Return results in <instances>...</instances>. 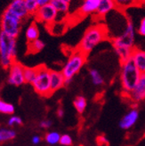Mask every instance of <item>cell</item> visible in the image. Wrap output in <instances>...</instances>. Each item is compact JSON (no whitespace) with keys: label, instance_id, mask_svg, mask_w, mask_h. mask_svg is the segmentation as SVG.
Returning <instances> with one entry per match:
<instances>
[{"label":"cell","instance_id":"cell-33","mask_svg":"<svg viewBox=\"0 0 145 146\" xmlns=\"http://www.w3.org/2000/svg\"><path fill=\"white\" fill-rule=\"evenodd\" d=\"M40 141H41V138H40V136H38V135H35V136L32 137V143H33L34 144H38V143H39Z\"/></svg>","mask_w":145,"mask_h":146},{"label":"cell","instance_id":"cell-34","mask_svg":"<svg viewBox=\"0 0 145 146\" xmlns=\"http://www.w3.org/2000/svg\"><path fill=\"white\" fill-rule=\"evenodd\" d=\"M38 1V6L41 7V6H44L46 5V4H48L50 1H48V0H37Z\"/></svg>","mask_w":145,"mask_h":146},{"label":"cell","instance_id":"cell-17","mask_svg":"<svg viewBox=\"0 0 145 146\" xmlns=\"http://www.w3.org/2000/svg\"><path fill=\"white\" fill-rule=\"evenodd\" d=\"M52 5L55 8L58 14H65L69 12L70 9V1L69 0H52L50 1Z\"/></svg>","mask_w":145,"mask_h":146},{"label":"cell","instance_id":"cell-13","mask_svg":"<svg viewBox=\"0 0 145 146\" xmlns=\"http://www.w3.org/2000/svg\"><path fill=\"white\" fill-rule=\"evenodd\" d=\"M50 83L52 93L62 88L65 85V78L62 71L50 70Z\"/></svg>","mask_w":145,"mask_h":146},{"label":"cell","instance_id":"cell-14","mask_svg":"<svg viewBox=\"0 0 145 146\" xmlns=\"http://www.w3.org/2000/svg\"><path fill=\"white\" fill-rule=\"evenodd\" d=\"M131 59L135 64L136 68L141 72V74H145V51L134 48Z\"/></svg>","mask_w":145,"mask_h":146},{"label":"cell","instance_id":"cell-12","mask_svg":"<svg viewBox=\"0 0 145 146\" xmlns=\"http://www.w3.org/2000/svg\"><path fill=\"white\" fill-rule=\"evenodd\" d=\"M139 118V111L137 109H132L128 113H126L119 121V127L122 129H128L132 127L136 123Z\"/></svg>","mask_w":145,"mask_h":146},{"label":"cell","instance_id":"cell-32","mask_svg":"<svg viewBox=\"0 0 145 146\" xmlns=\"http://www.w3.org/2000/svg\"><path fill=\"white\" fill-rule=\"evenodd\" d=\"M97 142L99 144L101 145H103V144H105V143H108V141L106 139V137L105 136H99L97 138Z\"/></svg>","mask_w":145,"mask_h":146},{"label":"cell","instance_id":"cell-16","mask_svg":"<svg viewBox=\"0 0 145 146\" xmlns=\"http://www.w3.org/2000/svg\"><path fill=\"white\" fill-rule=\"evenodd\" d=\"M116 4L112 0H100L99 6L97 9V14L101 16H104L111 11L114 10Z\"/></svg>","mask_w":145,"mask_h":146},{"label":"cell","instance_id":"cell-23","mask_svg":"<svg viewBox=\"0 0 145 146\" xmlns=\"http://www.w3.org/2000/svg\"><path fill=\"white\" fill-rule=\"evenodd\" d=\"M37 76V68H26L24 69V80L27 83H31L34 81Z\"/></svg>","mask_w":145,"mask_h":146},{"label":"cell","instance_id":"cell-10","mask_svg":"<svg viewBox=\"0 0 145 146\" xmlns=\"http://www.w3.org/2000/svg\"><path fill=\"white\" fill-rule=\"evenodd\" d=\"M127 96H129V97L134 103H139V102L145 99V74L141 75L139 81L134 90Z\"/></svg>","mask_w":145,"mask_h":146},{"label":"cell","instance_id":"cell-35","mask_svg":"<svg viewBox=\"0 0 145 146\" xmlns=\"http://www.w3.org/2000/svg\"><path fill=\"white\" fill-rule=\"evenodd\" d=\"M57 115H58V117H60V118L63 117V115H64L63 110L62 109H59V110H58V111H57Z\"/></svg>","mask_w":145,"mask_h":146},{"label":"cell","instance_id":"cell-1","mask_svg":"<svg viewBox=\"0 0 145 146\" xmlns=\"http://www.w3.org/2000/svg\"><path fill=\"white\" fill-rule=\"evenodd\" d=\"M108 31L104 25H95L90 27L83 36L77 50L87 55L101 42L107 38Z\"/></svg>","mask_w":145,"mask_h":146},{"label":"cell","instance_id":"cell-4","mask_svg":"<svg viewBox=\"0 0 145 146\" xmlns=\"http://www.w3.org/2000/svg\"><path fill=\"white\" fill-rule=\"evenodd\" d=\"M86 61V55L77 50L73 52L69 57L66 64L62 70V73L65 78V85L70 83L72 78H73L77 73L81 70Z\"/></svg>","mask_w":145,"mask_h":146},{"label":"cell","instance_id":"cell-28","mask_svg":"<svg viewBox=\"0 0 145 146\" xmlns=\"http://www.w3.org/2000/svg\"><path fill=\"white\" fill-rule=\"evenodd\" d=\"M60 143L61 145L63 146H70L72 144V138L69 135H61V139H60Z\"/></svg>","mask_w":145,"mask_h":146},{"label":"cell","instance_id":"cell-2","mask_svg":"<svg viewBox=\"0 0 145 146\" xmlns=\"http://www.w3.org/2000/svg\"><path fill=\"white\" fill-rule=\"evenodd\" d=\"M141 72L136 68L132 59L121 62L120 81L126 94L131 93L141 78Z\"/></svg>","mask_w":145,"mask_h":146},{"label":"cell","instance_id":"cell-21","mask_svg":"<svg viewBox=\"0 0 145 146\" xmlns=\"http://www.w3.org/2000/svg\"><path fill=\"white\" fill-rule=\"evenodd\" d=\"M49 28V31L54 34V35H61L65 31V23H61V21H55V23H52L51 25H48Z\"/></svg>","mask_w":145,"mask_h":146},{"label":"cell","instance_id":"cell-22","mask_svg":"<svg viewBox=\"0 0 145 146\" xmlns=\"http://www.w3.org/2000/svg\"><path fill=\"white\" fill-rule=\"evenodd\" d=\"M89 74L90 77L92 78V81L93 84L95 85V86H101L104 83V79L103 78L101 77V75L100 74V72L95 70V69H91L89 70Z\"/></svg>","mask_w":145,"mask_h":146},{"label":"cell","instance_id":"cell-8","mask_svg":"<svg viewBox=\"0 0 145 146\" xmlns=\"http://www.w3.org/2000/svg\"><path fill=\"white\" fill-rule=\"evenodd\" d=\"M36 19L40 23H44L47 25H51L55 23L57 20L58 13L54 7L50 2L44 6H41L38 8L37 13H35Z\"/></svg>","mask_w":145,"mask_h":146},{"label":"cell","instance_id":"cell-15","mask_svg":"<svg viewBox=\"0 0 145 146\" xmlns=\"http://www.w3.org/2000/svg\"><path fill=\"white\" fill-rule=\"evenodd\" d=\"M100 0H85L79 8V13L82 15H87V14L96 13L99 6Z\"/></svg>","mask_w":145,"mask_h":146},{"label":"cell","instance_id":"cell-6","mask_svg":"<svg viewBox=\"0 0 145 146\" xmlns=\"http://www.w3.org/2000/svg\"><path fill=\"white\" fill-rule=\"evenodd\" d=\"M21 20L8 10H5L1 18V31L16 38L21 31Z\"/></svg>","mask_w":145,"mask_h":146},{"label":"cell","instance_id":"cell-9","mask_svg":"<svg viewBox=\"0 0 145 146\" xmlns=\"http://www.w3.org/2000/svg\"><path fill=\"white\" fill-rule=\"evenodd\" d=\"M24 69L20 62H14L10 67V74L8 78V83L14 86H21L25 83L24 80Z\"/></svg>","mask_w":145,"mask_h":146},{"label":"cell","instance_id":"cell-5","mask_svg":"<svg viewBox=\"0 0 145 146\" xmlns=\"http://www.w3.org/2000/svg\"><path fill=\"white\" fill-rule=\"evenodd\" d=\"M37 68V76L32 82L35 91L42 96H49L53 93L51 91L50 70L45 65H39Z\"/></svg>","mask_w":145,"mask_h":146},{"label":"cell","instance_id":"cell-20","mask_svg":"<svg viewBox=\"0 0 145 146\" xmlns=\"http://www.w3.org/2000/svg\"><path fill=\"white\" fill-rule=\"evenodd\" d=\"M45 47V44L43 41H41L40 39H37L33 42H30L28 45V50L30 53H38L40 52V51Z\"/></svg>","mask_w":145,"mask_h":146},{"label":"cell","instance_id":"cell-31","mask_svg":"<svg viewBox=\"0 0 145 146\" xmlns=\"http://www.w3.org/2000/svg\"><path fill=\"white\" fill-rule=\"evenodd\" d=\"M51 126H52V121L49 119H46L40 122V127L42 128H49Z\"/></svg>","mask_w":145,"mask_h":146},{"label":"cell","instance_id":"cell-7","mask_svg":"<svg viewBox=\"0 0 145 146\" xmlns=\"http://www.w3.org/2000/svg\"><path fill=\"white\" fill-rule=\"evenodd\" d=\"M134 38H135V30H134V23L130 20H127L124 32L121 35L116 36V38H113L111 39V43L119 44V45L125 46L130 48H134Z\"/></svg>","mask_w":145,"mask_h":146},{"label":"cell","instance_id":"cell-11","mask_svg":"<svg viewBox=\"0 0 145 146\" xmlns=\"http://www.w3.org/2000/svg\"><path fill=\"white\" fill-rule=\"evenodd\" d=\"M6 9L21 20L25 18L28 14L26 8L25 0H14L8 5Z\"/></svg>","mask_w":145,"mask_h":146},{"label":"cell","instance_id":"cell-27","mask_svg":"<svg viewBox=\"0 0 145 146\" xmlns=\"http://www.w3.org/2000/svg\"><path fill=\"white\" fill-rule=\"evenodd\" d=\"M25 5L28 14H35L39 8L37 0H25Z\"/></svg>","mask_w":145,"mask_h":146},{"label":"cell","instance_id":"cell-30","mask_svg":"<svg viewBox=\"0 0 145 146\" xmlns=\"http://www.w3.org/2000/svg\"><path fill=\"white\" fill-rule=\"evenodd\" d=\"M137 31H138V33L140 35L145 36V17H143L142 20L141 21L140 25H139L138 29H137Z\"/></svg>","mask_w":145,"mask_h":146},{"label":"cell","instance_id":"cell-26","mask_svg":"<svg viewBox=\"0 0 145 146\" xmlns=\"http://www.w3.org/2000/svg\"><path fill=\"white\" fill-rule=\"evenodd\" d=\"M13 112H14V106L0 99V113L13 114Z\"/></svg>","mask_w":145,"mask_h":146},{"label":"cell","instance_id":"cell-19","mask_svg":"<svg viewBox=\"0 0 145 146\" xmlns=\"http://www.w3.org/2000/svg\"><path fill=\"white\" fill-rule=\"evenodd\" d=\"M15 136H16V133L14 130L7 129V128L0 129V143L12 140Z\"/></svg>","mask_w":145,"mask_h":146},{"label":"cell","instance_id":"cell-24","mask_svg":"<svg viewBox=\"0 0 145 146\" xmlns=\"http://www.w3.org/2000/svg\"><path fill=\"white\" fill-rule=\"evenodd\" d=\"M73 104L78 113H83L86 107V100L83 96H77L74 100Z\"/></svg>","mask_w":145,"mask_h":146},{"label":"cell","instance_id":"cell-3","mask_svg":"<svg viewBox=\"0 0 145 146\" xmlns=\"http://www.w3.org/2000/svg\"><path fill=\"white\" fill-rule=\"evenodd\" d=\"M16 38L0 32V64L4 69L10 68L15 62Z\"/></svg>","mask_w":145,"mask_h":146},{"label":"cell","instance_id":"cell-18","mask_svg":"<svg viewBox=\"0 0 145 146\" xmlns=\"http://www.w3.org/2000/svg\"><path fill=\"white\" fill-rule=\"evenodd\" d=\"M38 36H39V30H38V25L36 24V23H32L28 28L27 29V31H26V38L28 42H33L35 40L38 39Z\"/></svg>","mask_w":145,"mask_h":146},{"label":"cell","instance_id":"cell-25","mask_svg":"<svg viewBox=\"0 0 145 146\" xmlns=\"http://www.w3.org/2000/svg\"><path fill=\"white\" fill-rule=\"evenodd\" d=\"M45 139H46L47 143H49L51 145H54V144L60 143L61 135L57 132H49L46 134Z\"/></svg>","mask_w":145,"mask_h":146},{"label":"cell","instance_id":"cell-29","mask_svg":"<svg viewBox=\"0 0 145 146\" xmlns=\"http://www.w3.org/2000/svg\"><path fill=\"white\" fill-rule=\"evenodd\" d=\"M23 124V120L18 116H13L11 117L8 120V125L9 126H13V125H21Z\"/></svg>","mask_w":145,"mask_h":146}]
</instances>
